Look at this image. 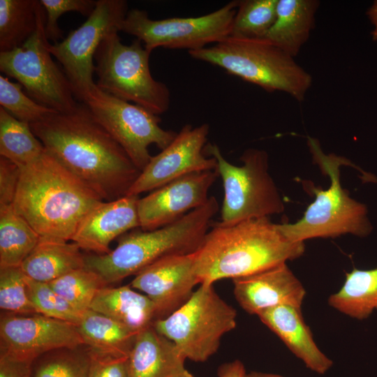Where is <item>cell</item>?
Listing matches in <instances>:
<instances>
[{"instance_id": "10", "label": "cell", "mask_w": 377, "mask_h": 377, "mask_svg": "<svg viewBox=\"0 0 377 377\" xmlns=\"http://www.w3.org/2000/svg\"><path fill=\"white\" fill-rule=\"evenodd\" d=\"M45 24L42 6L36 32L20 47L0 52V71L15 79L38 103L57 112H68L78 103L64 72L52 59Z\"/></svg>"}, {"instance_id": "8", "label": "cell", "mask_w": 377, "mask_h": 377, "mask_svg": "<svg viewBox=\"0 0 377 377\" xmlns=\"http://www.w3.org/2000/svg\"><path fill=\"white\" fill-rule=\"evenodd\" d=\"M205 150L216 159V170L223 182L221 223L234 224L269 217L283 211L284 204L268 171V154L265 151L245 150L240 157L242 165L237 166L223 157L216 144H207Z\"/></svg>"}, {"instance_id": "39", "label": "cell", "mask_w": 377, "mask_h": 377, "mask_svg": "<svg viewBox=\"0 0 377 377\" xmlns=\"http://www.w3.org/2000/svg\"><path fill=\"white\" fill-rule=\"evenodd\" d=\"M33 364L0 351V377H31Z\"/></svg>"}, {"instance_id": "3", "label": "cell", "mask_w": 377, "mask_h": 377, "mask_svg": "<svg viewBox=\"0 0 377 377\" xmlns=\"http://www.w3.org/2000/svg\"><path fill=\"white\" fill-rule=\"evenodd\" d=\"M20 170L13 205L40 237L72 241L87 215L103 202L45 149Z\"/></svg>"}, {"instance_id": "4", "label": "cell", "mask_w": 377, "mask_h": 377, "mask_svg": "<svg viewBox=\"0 0 377 377\" xmlns=\"http://www.w3.org/2000/svg\"><path fill=\"white\" fill-rule=\"evenodd\" d=\"M219 205L214 197L176 221L153 230H134L119 237L117 246L105 254L84 256L85 267L108 285L136 275L167 256L194 253L208 232Z\"/></svg>"}, {"instance_id": "22", "label": "cell", "mask_w": 377, "mask_h": 377, "mask_svg": "<svg viewBox=\"0 0 377 377\" xmlns=\"http://www.w3.org/2000/svg\"><path fill=\"white\" fill-rule=\"evenodd\" d=\"M133 289L131 285L105 286L96 295L90 309L139 332L153 325L158 316L154 303Z\"/></svg>"}, {"instance_id": "23", "label": "cell", "mask_w": 377, "mask_h": 377, "mask_svg": "<svg viewBox=\"0 0 377 377\" xmlns=\"http://www.w3.org/2000/svg\"><path fill=\"white\" fill-rule=\"evenodd\" d=\"M320 1L279 0L275 22L263 38L295 57L308 40Z\"/></svg>"}, {"instance_id": "19", "label": "cell", "mask_w": 377, "mask_h": 377, "mask_svg": "<svg viewBox=\"0 0 377 377\" xmlns=\"http://www.w3.org/2000/svg\"><path fill=\"white\" fill-rule=\"evenodd\" d=\"M138 199V195H126L102 202L87 215L72 242L93 253H108L114 239L140 228Z\"/></svg>"}, {"instance_id": "25", "label": "cell", "mask_w": 377, "mask_h": 377, "mask_svg": "<svg viewBox=\"0 0 377 377\" xmlns=\"http://www.w3.org/2000/svg\"><path fill=\"white\" fill-rule=\"evenodd\" d=\"M77 327L89 350L119 357H128L138 334L91 309L83 313Z\"/></svg>"}, {"instance_id": "20", "label": "cell", "mask_w": 377, "mask_h": 377, "mask_svg": "<svg viewBox=\"0 0 377 377\" xmlns=\"http://www.w3.org/2000/svg\"><path fill=\"white\" fill-rule=\"evenodd\" d=\"M258 316L306 368L319 374H325L331 368L333 362L316 343L304 322L302 308L280 305L267 309Z\"/></svg>"}, {"instance_id": "29", "label": "cell", "mask_w": 377, "mask_h": 377, "mask_svg": "<svg viewBox=\"0 0 377 377\" xmlns=\"http://www.w3.org/2000/svg\"><path fill=\"white\" fill-rule=\"evenodd\" d=\"M44 151L30 124L17 119L0 107V156L22 168L37 160Z\"/></svg>"}, {"instance_id": "16", "label": "cell", "mask_w": 377, "mask_h": 377, "mask_svg": "<svg viewBox=\"0 0 377 377\" xmlns=\"http://www.w3.org/2000/svg\"><path fill=\"white\" fill-rule=\"evenodd\" d=\"M216 170L193 172L152 191L138 200L140 228L153 230L203 206L217 177Z\"/></svg>"}, {"instance_id": "37", "label": "cell", "mask_w": 377, "mask_h": 377, "mask_svg": "<svg viewBox=\"0 0 377 377\" xmlns=\"http://www.w3.org/2000/svg\"><path fill=\"white\" fill-rule=\"evenodd\" d=\"M88 351L90 357L88 377H129L128 357Z\"/></svg>"}, {"instance_id": "17", "label": "cell", "mask_w": 377, "mask_h": 377, "mask_svg": "<svg viewBox=\"0 0 377 377\" xmlns=\"http://www.w3.org/2000/svg\"><path fill=\"white\" fill-rule=\"evenodd\" d=\"M193 253L163 258L144 268L131 283L156 305L158 319L181 307L199 284L193 269Z\"/></svg>"}, {"instance_id": "1", "label": "cell", "mask_w": 377, "mask_h": 377, "mask_svg": "<svg viewBox=\"0 0 377 377\" xmlns=\"http://www.w3.org/2000/svg\"><path fill=\"white\" fill-rule=\"evenodd\" d=\"M30 127L45 149L103 201L126 196L140 174L84 103Z\"/></svg>"}, {"instance_id": "38", "label": "cell", "mask_w": 377, "mask_h": 377, "mask_svg": "<svg viewBox=\"0 0 377 377\" xmlns=\"http://www.w3.org/2000/svg\"><path fill=\"white\" fill-rule=\"evenodd\" d=\"M21 170L19 166L3 157H0V206L13 204Z\"/></svg>"}, {"instance_id": "6", "label": "cell", "mask_w": 377, "mask_h": 377, "mask_svg": "<svg viewBox=\"0 0 377 377\" xmlns=\"http://www.w3.org/2000/svg\"><path fill=\"white\" fill-rule=\"evenodd\" d=\"M307 145L313 161L330 179L327 189L311 186L316 195L303 216L293 223H281L279 228L290 241L304 242L316 237H335L351 234L367 236L372 226L364 205L351 198L340 181V168L351 162L334 154L325 153L319 141L308 137Z\"/></svg>"}, {"instance_id": "43", "label": "cell", "mask_w": 377, "mask_h": 377, "mask_svg": "<svg viewBox=\"0 0 377 377\" xmlns=\"http://www.w3.org/2000/svg\"><path fill=\"white\" fill-rule=\"evenodd\" d=\"M177 377H194L189 371L185 369L181 374Z\"/></svg>"}, {"instance_id": "34", "label": "cell", "mask_w": 377, "mask_h": 377, "mask_svg": "<svg viewBox=\"0 0 377 377\" xmlns=\"http://www.w3.org/2000/svg\"><path fill=\"white\" fill-rule=\"evenodd\" d=\"M22 85L0 75V105L17 119L32 124L57 112L38 103L22 91Z\"/></svg>"}, {"instance_id": "42", "label": "cell", "mask_w": 377, "mask_h": 377, "mask_svg": "<svg viewBox=\"0 0 377 377\" xmlns=\"http://www.w3.org/2000/svg\"><path fill=\"white\" fill-rule=\"evenodd\" d=\"M245 377H283L282 376L274 374H267L261 372H251L246 374Z\"/></svg>"}, {"instance_id": "13", "label": "cell", "mask_w": 377, "mask_h": 377, "mask_svg": "<svg viewBox=\"0 0 377 377\" xmlns=\"http://www.w3.org/2000/svg\"><path fill=\"white\" fill-rule=\"evenodd\" d=\"M84 103L140 171L152 157L149 147L154 144L163 149L177 133L161 128L158 115L112 96L98 87Z\"/></svg>"}, {"instance_id": "27", "label": "cell", "mask_w": 377, "mask_h": 377, "mask_svg": "<svg viewBox=\"0 0 377 377\" xmlns=\"http://www.w3.org/2000/svg\"><path fill=\"white\" fill-rule=\"evenodd\" d=\"M40 238L13 205L0 206V268L20 267Z\"/></svg>"}, {"instance_id": "2", "label": "cell", "mask_w": 377, "mask_h": 377, "mask_svg": "<svg viewBox=\"0 0 377 377\" xmlns=\"http://www.w3.org/2000/svg\"><path fill=\"white\" fill-rule=\"evenodd\" d=\"M304 242L289 240L269 217L213 225L193 253L199 284L234 279L300 257Z\"/></svg>"}, {"instance_id": "9", "label": "cell", "mask_w": 377, "mask_h": 377, "mask_svg": "<svg viewBox=\"0 0 377 377\" xmlns=\"http://www.w3.org/2000/svg\"><path fill=\"white\" fill-rule=\"evenodd\" d=\"M236 318V310L220 297L213 285L200 284L181 307L153 326L186 360L203 362L217 352L222 337L235 329Z\"/></svg>"}, {"instance_id": "40", "label": "cell", "mask_w": 377, "mask_h": 377, "mask_svg": "<svg viewBox=\"0 0 377 377\" xmlns=\"http://www.w3.org/2000/svg\"><path fill=\"white\" fill-rule=\"evenodd\" d=\"M246 374L243 363L238 360L225 363L218 369L219 377H245Z\"/></svg>"}, {"instance_id": "26", "label": "cell", "mask_w": 377, "mask_h": 377, "mask_svg": "<svg viewBox=\"0 0 377 377\" xmlns=\"http://www.w3.org/2000/svg\"><path fill=\"white\" fill-rule=\"evenodd\" d=\"M328 304L352 318H368L377 311V268L347 272L343 286L329 297Z\"/></svg>"}, {"instance_id": "36", "label": "cell", "mask_w": 377, "mask_h": 377, "mask_svg": "<svg viewBox=\"0 0 377 377\" xmlns=\"http://www.w3.org/2000/svg\"><path fill=\"white\" fill-rule=\"evenodd\" d=\"M45 12V33L47 40L54 43L63 38L58 20L65 13L74 11L87 17L94 11L96 1L94 0H40Z\"/></svg>"}, {"instance_id": "18", "label": "cell", "mask_w": 377, "mask_h": 377, "mask_svg": "<svg viewBox=\"0 0 377 377\" xmlns=\"http://www.w3.org/2000/svg\"><path fill=\"white\" fill-rule=\"evenodd\" d=\"M232 281L237 303L252 315L280 305L302 308L306 295L304 287L286 263Z\"/></svg>"}, {"instance_id": "12", "label": "cell", "mask_w": 377, "mask_h": 377, "mask_svg": "<svg viewBox=\"0 0 377 377\" xmlns=\"http://www.w3.org/2000/svg\"><path fill=\"white\" fill-rule=\"evenodd\" d=\"M124 0H98L87 20L60 42L50 43L48 50L61 64L76 100L84 103L97 87L94 55L109 34L120 31L128 11Z\"/></svg>"}, {"instance_id": "31", "label": "cell", "mask_w": 377, "mask_h": 377, "mask_svg": "<svg viewBox=\"0 0 377 377\" xmlns=\"http://www.w3.org/2000/svg\"><path fill=\"white\" fill-rule=\"evenodd\" d=\"M47 283L82 313L90 309L99 290L108 286L97 273L86 267L69 272Z\"/></svg>"}, {"instance_id": "30", "label": "cell", "mask_w": 377, "mask_h": 377, "mask_svg": "<svg viewBox=\"0 0 377 377\" xmlns=\"http://www.w3.org/2000/svg\"><path fill=\"white\" fill-rule=\"evenodd\" d=\"M278 1H239L230 36L263 38L275 22Z\"/></svg>"}, {"instance_id": "15", "label": "cell", "mask_w": 377, "mask_h": 377, "mask_svg": "<svg viewBox=\"0 0 377 377\" xmlns=\"http://www.w3.org/2000/svg\"><path fill=\"white\" fill-rule=\"evenodd\" d=\"M209 131L207 124L185 125L165 148L151 157L126 195L152 191L193 172L216 170V159L205 155Z\"/></svg>"}, {"instance_id": "21", "label": "cell", "mask_w": 377, "mask_h": 377, "mask_svg": "<svg viewBox=\"0 0 377 377\" xmlns=\"http://www.w3.org/2000/svg\"><path fill=\"white\" fill-rule=\"evenodd\" d=\"M186 359L176 345L151 325L138 332L128 357L129 377H177Z\"/></svg>"}, {"instance_id": "35", "label": "cell", "mask_w": 377, "mask_h": 377, "mask_svg": "<svg viewBox=\"0 0 377 377\" xmlns=\"http://www.w3.org/2000/svg\"><path fill=\"white\" fill-rule=\"evenodd\" d=\"M26 278L20 267L0 268V308L3 312L36 313L29 296Z\"/></svg>"}, {"instance_id": "5", "label": "cell", "mask_w": 377, "mask_h": 377, "mask_svg": "<svg viewBox=\"0 0 377 377\" xmlns=\"http://www.w3.org/2000/svg\"><path fill=\"white\" fill-rule=\"evenodd\" d=\"M188 52L268 92H285L299 102L313 82L312 75L294 57L265 38L229 36L211 47Z\"/></svg>"}, {"instance_id": "14", "label": "cell", "mask_w": 377, "mask_h": 377, "mask_svg": "<svg viewBox=\"0 0 377 377\" xmlns=\"http://www.w3.org/2000/svg\"><path fill=\"white\" fill-rule=\"evenodd\" d=\"M84 346L77 325L35 313L1 312L0 351L35 361L55 350Z\"/></svg>"}, {"instance_id": "28", "label": "cell", "mask_w": 377, "mask_h": 377, "mask_svg": "<svg viewBox=\"0 0 377 377\" xmlns=\"http://www.w3.org/2000/svg\"><path fill=\"white\" fill-rule=\"evenodd\" d=\"M41 8L37 0H0V52L20 47L36 32Z\"/></svg>"}, {"instance_id": "32", "label": "cell", "mask_w": 377, "mask_h": 377, "mask_svg": "<svg viewBox=\"0 0 377 377\" xmlns=\"http://www.w3.org/2000/svg\"><path fill=\"white\" fill-rule=\"evenodd\" d=\"M79 348L55 350L41 355L43 357L33 367L31 377H88L89 351Z\"/></svg>"}, {"instance_id": "33", "label": "cell", "mask_w": 377, "mask_h": 377, "mask_svg": "<svg viewBox=\"0 0 377 377\" xmlns=\"http://www.w3.org/2000/svg\"><path fill=\"white\" fill-rule=\"evenodd\" d=\"M30 300L36 313L77 325L83 313L78 311L55 292L47 283L27 276Z\"/></svg>"}, {"instance_id": "24", "label": "cell", "mask_w": 377, "mask_h": 377, "mask_svg": "<svg viewBox=\"0 0 377 377\" xmlns=\"http://www.w3.org/2000/svg\"><path fill=\"white\" fill-rule=\"evenodd\" d=\"M84 267V256L76 243L43 237L20 265L27 277L43 283Z\"/></svg>"}, {"instance_id": "11", "label": "cell", "mask_w": 377, "mask_h": 377, "mask_svg": "<svg viewBox=\"0 0 377 377\" xmlns=\"http://www.w3.org/2000/svg\"><path fill=\"white\" fill-rule=\"evenodd\" d=\"M238 3L232 1L200 17L162 20H152L145 10L133 8L127 13L119 30L136 36L151 52L157 47L196 50L230 35Z\"/></svg>"}, {"instance_id": "7", "label": "cell", "mask_w": 377, "mask_h": 377, "mask_svg": "<svg viewBox=\"0 0 377 377\" xmlns=\"http://www.w3.org/2000/svg\"><path fill=\"white\" fill-rule=\"evenodd\" d=\"M150 54L139 39L126 45L118 32L109 34L94 55L96 84L101 91L159 116L169 108L170 93L164 83L153 78Z\"/></svg>"}, {"instance_id": "41", "label": "cell", "mask_w": 377, "mask_h": 377, "mask_svg": "<svg viewBox=\"0 0 377 377\" xmlns=\"http://www.w3.org/2000/svg\"><path fill=\"white\" fill-rule=\"evenodd\" d=\"M367 15L374 25V29L371 32L372 39L377 43V0H376L368 9Z\"/></svg>"}]
</instances>
